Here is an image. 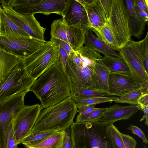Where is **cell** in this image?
<instances>
[{"instance_id": "obj_28", "label": "cell", "mask_w": 148, "mask_h": 148, "mask_svg": "<svg viewBox=\"0 0 148 148\" xmlns=\"http://www.w3.org/2000/svg\"><path fill=\"white\" fill-rule=\"evenodd\" d=\"M147 92L148 85L140 87L123 96L116 97L113 101L118 103L137 105L138 98Z\"/></svg>"}, {"instance_id": "obj_24", "label": "cell", "mask_w": 148, "mask_h": 148, "mask_svg": "<svg viewBox=\"0 0 148 148\" xmlns=\"http://www.w3.org/2000/svg\"><path fill=\"white\" fill-rule=\"evenodd\" d=\"M70 97L72 100L99 97L112 96L109 92L90 87L82 88L71 86Z\"/></svg>"}, {"instance_id": "obj_2", "label": "cell", "mask_w": 148, "mask_h": 148, "mask_svg": "<svg viewBox=\"0 0 148 148\" xmlns=\"http://www.w3.org/2000/svg\"><path fill=\"white\" fill-rule=\"evenodd\" d=\"M77 112L76 104L70 96L40 112L32 130H65L70 127Z\"/></svg>"}, {"instance_id": "obj_16", "label": "cell", "mask_w": 148, "mask_h": 148, "mask_svg": "<svg viewBox=\"0 0 148 148\" xmlns=\"http://www.w3.org/2000/svg\"><path fill=\"white\" fill-rule=\"evenodd\" d=\"M62 16L68 25H79L86 31L90 29L86 9L77 0H69Z\"/></svg>"}, {"instance_id": "obj_36", "label": "cell", "mask_w": 148, "mask_h": 148, "mask_svg": "<svg viewBox=\"0 0 148 148\" xmlns=\"http://www.w3.org/2000/svg\"><path fill=\"white\" fill-rule=\"evenodd\" d=\"M68 57V55L66 52L60 45L59 54L56 64L62 71L64 73Z\"/></svg>"}, {"instance_id": "obj_48", "label": "cell", "mask_w": 148, "mask_h": 148, "mask_svg": "<svg viewBox=\"0 0 148 148\" xmlns=\"http://www.w3.org/2000/svg\"><path fill=\"white\" fill-rule=\"evenodd\" d=\"M85 148V147H83V148Z\"/></svg>"}, {"instance_id": "obj_37", "label": "cell", "mask_w": 148, "mask_h": 148, "mask_svg": "<svg viewBox=\"0 0 148 148\" xmlns=\"http://www.w3.org/2000/svg\"><path fill=\"white\" fill-rule=\"evenodd\" d=\"M125 148H136L137 142L132 137L128 134L120 132Z\"/></svg>"}, {"instance_id": "obj_25", "label": "cell", "mask_w": 148, "mask_h": 148, "mask_svg": "<svg viewBox=\"0 0 148 148\" xmlns=\"http://www.w3.org/2000/svg\"><path fill=\"white\" fill-rule=\"evenodd\" d=\"M97 38L118 51L119 49L108 22L100 27L91 29Z\"/></svg>"}, {"instance_id": "obj_32", "label": "cell", "mask_w": 148, "mask_h": 148, "mask_svg": "<svg viewBox=\"0 0 148 148\" xmlns=\"http://www.w3.org/2000/svg\"><path fill=\"white\" fill-rule=\"evenodd\" d=\"M93 2L91 4L88 5H83L82 4L86 10L91 29L100 27L105 23L101 19L95 9L93 5Z\"/></svg>"}, {"instance_id": "obj_11", "label": "cell", "mask_w": 148, "mask_h": 148, "mask_svg": "<svg viewBox=\"0 0 148 148\" xmlns=\"http://www.w3.org/2000/svg\"><path fill=\"white\" fill-rule=\"evenodd\" d=\"M86 31L79 25H70L62 20L56 19L51 25V39L64 41L76 51L83 46Z\"/></svg>"}, {"instance_id": "obj_41", "label": "cell", "mask_w": 148, "mask_h": 148, "mask_svg": "<svg viewBox=\"0 0 148 148\" xmlns=\"http://www.w3.org/2000/svg\"><path fill=\"white\" fill-rule=\"evenodd\" d=\"M51 39L54 40L56 43L60 45L66 51L68 56L75 51L68 44L64 41L57 39Z\"/></svg>"}, {"instance_id": "obj_10", "label": "cell", "mask_w": 148, "mask_h": 148, "mask_svg": "<svg viewBox=\"0 0 148 148\" xmlns=\"http://www.w3.org/2000/svg\"><path fill=\"white\" fill-rule=\"evenodd\" d=\"M36 79L29 74L22 59L0 86V101L19 92L28 90Z\"/></svg>"}, {"instance_id": "obj_18", "label": "cell", "mask_w": 148, "mask_h": 148, "mask_svg": "<svg viewBox=\"0 0 148 148\" xmlns=\"http://www.w3.org/2000/svg\"><path fill=\"white\" fill-rule=\"evenodd\" d=\"M124 1L128 13L131 35L139 39L144 34L146 23L137 14L135 9L134 0H125Z\"/></svg>"}, {"instance_id": "obj_42", "label": "cell", "mask_w": 148, "mask_h": 148, "mask_svg": "<svg viewBox=\"0 0 148 148\" xmlns=\"http://www.w3.org/2000/svg\"><path fill=\"white\" fill-rule=\"evenodd\" d=\"M134 5L135 9L137 14L144 21L147 23L148 20V14L140 8L134 2Z\"/></svg>"}, {"instance_id": "obj_3", "label": "cell", "mask_w": 148, "mask_h": 148, "mask_svg": "<svg viewBox=\"0 0 148 148\" xmlns=\"http://www.w3.org/2000/svg\"><path fill=\"white\" fill-rule=\"evenodd\" d=\"M138 41L131 40L119 50L131 75L141 87L148 85V34Z\"/></svg>"}, {"instance_id": "obj_19", "label": "cell", "mask_w": 148, "mask_h": 148, "mask_svg": "<svg viewBox=\"0 0 148 148\" xmlns=\"http://www.w3.org/2000/svg\"><path fill=\"white\" fill-rule=\"evenodd\" d=\"M110 71L101 59L94 62L92 84L90 88L108 92V82Z\"/></svg>"}, {"instance_id": "obj_43", "label": "cell", "mask_w": 148, "mask_h": 148, "mask_svg": "<svg viewBox=\"0 0 148 148\" xmlns=\"http://www.w3.org/2000/svg\"><path fill=\"white\" fill-rule=\"evenodd\" d=\"M140 110L143 111L144 113V114L143 117L140 119V121L142 122L146 119V121L145 122V124L148 125V105L144 106H140L138 105Z\"/></svg>"}, {"instance_id": "obj_34", "label": "cell", "mask_w": 148, "mask_h": 148, "mask_svg": "<svg viewBox=\"0 0 148 148\" xmlns=\"http://www.w3.org/2000/svg\"><path fill=\"white\" fill-rule=\"evenodd\" d=\"M12 119L9 124L5 134L3 148H17L13 130Z\"/></svg>"}, {"instance_id": "obj_35", "label": "cell", "mask_w": 148, "mask_h": 148, "mask_svg": "<svg viewBox=\"0 0 148 148\" xmlns=\"http://www.w3.org/2000/svg\"><path fill=\"white\" fill-rule=\"evenodd\" d=\"M77 51L83 56L93 62L101 59L102 56L100 53L87 48L84 46Z\"/></svg>"}, {"instance_id": "obj_17", "label": "cell", "mask_w": 148, "mask_h": 148, "mask_svg": "<svg viewBox=\"0 0 148 148\" xmlns=\"http://www.w3.org/2000/svg\"><path fill=\"white\" fill-rule=\"evenodd\" d=\"M140 110L137 104L124 106L117 104L109 107L106 112L97 121V124L107 125L121 120H127Z\"/></svg>"}, {"instance_id": "obj_38", "label": "cell", "mask_w": 148, "mask_h": 148, "mask_svg": "<svg viewBox=\"0 0 148 148\" xmlns=\"http://www.w3.org/2000/svg\"><path fill=\"white\" fill-rule=\"evenodd\" d=\"M95 105H90L77 106V112L79 113V115L81 116L88 114L98 109L95 107Z\"/></svg>"}, {"instance_id": "obj_1", "label": "cell", "mask_w": 148, "mask_h": 148, "mask_svg": "<svg viewBox=\"0 0 148 148\" xmlns=\"http://www.w3.org/2000/svg\"><path fill=\"white\" fill-rule=\"evenodd\" d=\"M71 86L56 64L41 75L29 88L38 99L42 109L57 104L70 96Z\"/></svg>"}, {"instance_id": "obj_7", "label": "cell", "mask_w": 148, "mask_h": 148, "mask_svg": "<svg viewBox=\"0 0 148 148\" xmlns=\"http://www.w3.org/2000/svg\"><path fill=\"white\" fill-rule=\"evenodd\" d=\"M69 0H8L6 6L23 15L55 13L62 16Z\"/></svg>"}, {"instance_id": "obj_47", "label": "cell", "mask_w": 148, "mask_h": 148, "mask_svg": "<svg viewBox=\"0 0 148 148\" xmlns=\"http://www.w3.org/2000/svg\"><path fill=\"white\" fill-rule=\"evenodd\" d=\"M144 148H147L146 145H145L144 146Z\"/></svg>"}, {"instance_id": "obj_26", "label": "cell", "mask_w": 148, "mask_h": 148, "mask_svg": "<svg viewBox=\"0 0 148 148\" xmlns=\"http://www.w3.org/2000/svg\"><path fill=\"white\" fill-rule=\"evenodd\" d=\"M56 131H34L32 130L24 139L21 143L27 148L32 147L43 142L54 134Z\"/></svg>"}, {"instance_id": "obj_9", "label": "cell", "mask_w": 148, "mask_h": 148, "mask_svg": "<svg viewBox=\"0 0 148 148\" xmlns=\"http://www.w3.org/2000/svg\"><path fill=\"white\" fill-rule=\"evenodd\" d=\"M45 42L31 37L0 34V50L23 59L32 53Z\"/></svg>"}, {"instance_id": "obj_6", "label": "cell", "mask_w": 148, "mask_h": 148, "mask_svg": "<svg viewBox=\"0 0 148 148\" xmlns=\"http://www.w3.org/2000/svg\"><path fill=\"white\" fill-rule=\"evenodd\" d=\"M94 62L82 55L77 51L68 56L64 73L71 86L90 87L94 73Z\"/></svg>"}, {"instance_id": "obj_27", "label": "cell", "mask_w": 148, "mask_h": 148, "mask_svg": "<svg viewBox=\"0 0 148 148\" xmlns=\"http://www.w3.org/2000/svg\"><path fill=\"white\" fill-rule=\"evenodd\" d=\"M65 135V130L57 132L43 142L30 148H62Z\"/></svg>"}, {"instance_id": "obj_45", "label": "cell", "mask_w": 148, "mask_h": 148, "mask_svg": "<svg viewBox=\"0 0 148 148\" xmlns=\"http://www.w3.org/2000/svg\"><path fill=\"white\" fill-rule=\"evenodd\" d=\"M135 3L141 9L148 14V8L145 0H134Z\"/></svg>"}, {"instance_id": "obj_14", "label": "cell", "mask_w": 148, "mask_h": 148, "mask_svg": "<svg viewBox=\"0 0 148 148\" xmlns=\"http://www.w3.org/2000/svg\"><path fill=\"white\" fill-rule=\"evenodd\" d=\"M1 6L9 18L29 36L37 40L46 42L44 35L46 29L40 25L34 14H22L15 11L11 7Z\"/></svg>"}, {"instance_id": "obj_4", "label": "cell", "mask_w": 148, "mask_h": 148, "mask_svg": "<svg viewBox=\"0 0 148 148\" xmlns=\"http://www.w3.org/2000/svg\"><path fill=\"white\" fill-rule=\"evenodd\" d=\"M106 126L73 121L70 127L73 148H113L106 135Z\"/></svg>"}, {"instance_id": "obj_40", "label": "cell", "mask_w": 148, "mask_h": 148, "mask_svg": "<svg viewBox=\"0 0 148 148\" xmlns=\"http://www.w3.org/2000/svg\"><path fill=\"white\" fill-rule=\"evenodd\" d=\"M65 135L62 148H73L71 135L70 127L65 130Z\"/></svg>"}, {"instance_id": "obj_5", "label": "cell", "mask_w": 148, "mask_h": 148, "mask_svg": "<svg viewBox=\"0 0 148 148\" xmlns=\"http://www.w3.org/2000/svg\"><path fill=\"white\" fill-rule=\"evenodd\" d=\"M59 51V44L51 39L46 41L32 53L22 59L25 69L30 76L36 80L56 64Z\"/></svg>"}, {"instance_id": "obj_29", "label": "cell", "mask_w": 148, "mask_h": 148, "mask_svg": "<svg viewBox=\"0 0 148 148\" xmlns=\"http://www.w3.org/2000/svg\"><path fill=\"white\" fill-rule=\"evenodd\" d=\"M120 132L113 124L106 126V135L113 148H125Z\"/></svg>"}, {"instance_id": "obj_13", "label": "cell", "mask_w": 148, "mask_h": 148, "mask_svg": "<svg viewBox=\"0 0 148 148\" xmlns=\"http://www.w3.org/2000/svg\"><path fill=\"white\" fill-rule=\"evenodd\" d=\"M28 90L14 94L0 101V148H3L4 138L10 123L24 106V98Z\"/></svg>"}, {"instance_id": "obj_8", "label": "cell", "mask_w": 148, "mask_h": 148, "mask_svg": "<svg viewBox=\"0 0 148 148\" xmlns=\"http://www.w3.org/2000/svg\"><path fill=\"white\" fill-rule=\"evenodd\" d=\"M119 50L131 40L128 13L124 0H112L108 22Z\"/></svg>"}, {"instance_id": "obj_46", "label": "cell", "mask_w": 148, "mask_h": 148, "mask_svg": "<svg viewBox=\"0 0 148 148\" xmlns=\"http://www.w3.org/2000/svg\"><path fill=\"white\" fill-rule=\"evenodd\" d=\"M145 3L147 6L148 7V0H145Z\"/></svg>"}, {"instance_id": "obj_33", "label": "cell", "mask_w": 148, "mask_h": 148, "mask_svg": "<svg viewBox=\"0 0 148 148\" xmlns=\"http://www.w3.org/2000/svg\"><path fill=\"white\" fill-rule=\"evenodd\" d=\"M109 107L98 109L88 114L80 115L78 114L76 122H92L97 121L109 109Z\"/></svg>"}, {"instance_id": "obj_20", "label": "cell", "mask_w": 148, "mask_h": 148, "mask_svg": "<svg viewBox=\"0 0 148 148\" xmlns=\"http://www.w3.org/2000/svg\"><path fill=\"white\" fill-rule=\"evenodd\" d=\"M84 44L85 47L101 53L104 56L111 55L120 57L118 51L96 37L91 28L86 32Z\"/></svg>"}, {"instance_id": "obj_15", "label": "cell", "mask_w": 148, "mask_h": 148, "mask_svg": "<svg viewBox=\"0 0 148 148\" xmlns=\"http://www.w3.org/2000/svg\"><path fill=\"white\" fill-rule=\"evenodd\" d=\"M108 87L112 96L121 97L141 87L131 75L110 72Z\"/></svg>"}, {"instance_id": "obj_31", "label": "cell", "mask_w": 148, "mask_h": 148, "mask_svg": "<svg viewBox=\"0 0 148 148\" xmlns=\"http://www.w3.org/2000/svg\"><path fill=\"white\" fill-rule=\"evenodd\" d=\"M116 97L113 96L99 97L75 99L72 100L76 106L95 105L106 102H112Z\"/></svg>"}, {"instance_id": "obj_22", "label": "cell", "mask_w": 148, "mask_h": 148, "mask_svg": "<svg viewBox=\"0 0 148 148\" xmlns=\"http://www.w3.org/2000/svg\"><path fill=\"white\" fill-rule=\"evenodd\" d=\"M20 58L0 50V86L12 72Z\"/></svg>"}, {"instance_id": "obj_12", "label": "cell", "mask_w": 148, "mask_h": 148, "mask_svg": "<svg viewBox=\"0 0 148 148\" xmlns=\"http://www.w3.org/2000/svg\"><path fill=\"white\" fill-rule=\"evenodd\" d=\"M42 109L38 103L25 105L12 119L14 134L17 145L21 143L32 130Z\"/></svg>"}, {"instance_id": "obj_23", "label": "cell", "mask_w": 148, "mask_h": 148, "mask_svg": "<svg viewBox=\"0 0 148 148\" xmlns=\"http://www.w3.org/2000/svg\"><path fill=\"white\" fill-rule=\"evenodd\" d=\"M101 60L110 72L131 75L127 65L120 57L106 55L102 56Z\"/></svg>"}, {"instance_id": "obj_44", "label": "cell", "mask_w": 148, "mask_h": 148, "mask_svg": "<svg viewBox=\"0 0 148 148\" xmlns=\"http://www.w3.org/2000/svg\"><path fill=\"white\" fill-rule=\"evenodd\" d=\"M137 105L140 106L148 105V92L138 98Z\"/></svg>"}, {"instance_id": "obj_21", "label": "cell", "mask_w": 148, "mask_h": 148, "mask_svg": "<svg viewBox=\"0 0 148 148\" xmlns=\"http://www.w3.org/2000/svg\"><path fill=\"white\" fill-rule=\"evenodd\" d=\"M0 34L31 37L8 16L0 5Z\"/></svg>"}, {"instance_id": "obj_30", "label": "cell", "mask_w": 148, "mask_h": 148, "mask_svg": "<svg viewBox=\"0 0 148 148\" xmlns=\"http://www.w3.org/2000/svg\"><path fill=\"white\" fill-rule=\"evenodd\" d=\"M112 0H94L93 5L97 13L105 22H108L110 14Z\"/></svg>"}, {"instance_id": "obj_39", "label": "cell", "mask_w": 148, "mask_h": 148, "mask_svg": "<svg viewBox=\"0 0 148 148\" xmlns=\"http://www.w3.org/2000/svg\"><path fill=\"white\" fill-rule=\"evenodd\" d=\"M127 129L129 130H131L133 134L137 135L141 138L144 143L145 144L148 143V140L144 133L141 129L137 126L133 125H130L127 128Z\"/></svg>"}]
</instances>
